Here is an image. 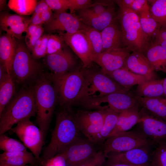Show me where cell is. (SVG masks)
Segmentation results:
<instances>
[{
	"label": "cell",
	"instance_id": "db71d44e",
	"mask_svg": "<svg viewBox=\"0 0 166 166\" xmlns=\"http://www.w3.org/2000/svg\"><path fill=\"white\" fill-rule=\"evenodd\" d=\"M8 7L9 8L8 4L6 3V0H0V11L1 12L5 11H6V10H7Z\"/></svg>",
	"mask_w": 166,
	"mask_h": 166
},
{
	"label": "cell",
	"instance_id": "9f6ffc18",
	"mask_svg": "<svg viewBox=\"0 0 166 166\" xmlns=\"http://www.w3.org/2000/svg\"><path fill=\"white\" fill-rule=\"evenodd\" d=\"M163 85L164 96L166 97V77L163 79Z\"/></svg>",
	"mask_w": 166,
	"mask_h": 166
},
{
	"label": "cell",
	"instance_id": "ba28073f",
	"mask_svg": "<svg viewBox=\"0 0 166 166\" xmlns=\"http://www.w3.org/2000/svg\"><path fill=\"white\" fill-rule=\"evenodd\" d=\"M140 104L137 97L128 91L118 92L94 98L82 100L80 105L89 109H109L121 112Z\"/></svg>",
	"mask_w": 166,
	"mask_h": 166
},
{
	"label": "cell",
	"instance_id": "7bdbcfd3",
	"mask_svg": "<svg viewBox=\"0 0 166 166\" xmlns=\"http://www.w3.org/2000/svg\"><path fill=\"white\" fill-rule=\"evenodd\" d=\"M40 166H67L63 154H57L53 157L46 160L42 159L39 161Z\"/></svg>",
	"mask_w": 166,
	"mask_h": 166
},
{
	"label": "cell",
	"instance_id": "30bf717a",
	"mask_svg": "<svg viewBox=\"0 0 166 166\" xmlns=\"http://www.w3.org/2000/svg\"><path fill=\"white\" fill-rule=\"evenodd\" d=\"M30 118H26L20 121L9 131L11 134L14 133L16 135L39 161L45 136Z\"/></svg>",
	"mask_w": 166,
	"mask_h": 166
},
{
	"label": "cell",
	"instance_id": "52a82bcc",
	"mask_svg": "<svg viewBox=\"0 0 166 166\" xmlns=\"http://www.w3.org/2000/svg\"><path fill=\"white\" fill-rule=\"evenodd\" d=\"M85 69L84 85L79 102L84 99L97 98L115 92L128 91L101 71Z\"/></svg>",
	"mask_w": 166,
	"mask_h": 166
},
{
	"label": "cell",
	"instance_id": "1f68e13d",
	"mask_svg": "<svg viewBox=\"0 0 166 166\" xmlns=\"http://www.w3.org/2000/svg\"><path fill=\"white\" fill-rule=\"evenodd\" d=\"M82 30L85 34L91 46L95 62L103 51L101 31L85 24Z\"/></svg>",
	"mask_w": 166,
	"mask_h": 166
},
{
	"label": "cell",
	"instance_id": "11a10c76",
	"mask_svg": "<svg viewBox=\"0 0 166 166\" xmlns=\"http://www.w3.org/2000/svg\"><path fill=\"white\" fill-rule=\"evenodd\" d=\"M156 43L160 45L166 51V40L159 42Z\"/></svg>",
	"mask_w": 166,
	"mask_h": 166
},
{
	"label": "cell",
	"instance_id": "6f0895ef",
	"mask_svg": "<svg viewBox=\"0 0 166 166\" xmlns=\"http://www.w3.org/2000/svg\"><path fill=\"white\" fill-rule=\"evenodd\" d=\"M161 28L166 31V23L161 25Z\"/></svg>",
	"mask_w": 166,
	"mask_h": 166
},
{
	"label": "cell",
	"instance_id": "74e56055",
	"mask_svg": "<svg viewBox=\"0 0 166 166\" xmlns=\"http://www.w3.org/2000/svg\"><path fill=\"white\" fill-rule=\"evenodd\" d=\"M130 9L138 15L149 10V6L146 0H115Z\"/></svg>",
	"mask_w": 166,
	"mask_h": 166
},
{
	"label": "cell",
	"instance_id": "9a60e30c",
	"mask_svg": "<svg viewBox=\"0 0 166 166\" xmlns=\"http://www.w3.org/2000/svg\"><path fill=\"white\" fill-rule=\"evenodd\" d=\"M84 25L75 13L54 12L51 20L44 24V29L50 33L65 31V33L72 34L81 30Z\"/></svg>",
	"mask_w": 166,
	"mask_h": 166
},
{
	"label": "cell",
	"instance_id": "7c38bea8",
	"mask_svg": "<svg viewBox=\"0 0 166 166\" xmlns=\"http://www.w3.org/2000/svg\"><path fill=\"white\" fill-rule=\"evenodd\" d=\"M105 115V110L77 111L74 117L80 132L96 144L103 124Z\"/></svg>",
	"mask_w": 166,
	"mask_h": 166
},
{
	"label": "cell",
	"instance_id": "ab89813d",
	"mask_svg": "<svg viewBox=\"0 0 166 166\" xmlns=\"http://www.w3.org/2000/svg\"><path fill=\"white\" fill-rule=\"evenodd\" d=\"M66 45L63 39L60 35L50 34L47 45L46 55L60 52Z\"/></svg>",
	"mask_w": 166,
	"mask_h": 166
},
{
	"label": "cell",
	"instance_id": "8fae6325",
	"mask_svg": "<svg viewBox=\"0 0 166 166\" xmlns=\"http://www.w3.org/2000/svg\"><path fill=\"white\" fill-rule=\"evenodd\" d=\"M139 120L136 128L154 145L166 143V122L142 107L139 111Z\"/></svg>",
	"mask_w": 166,
	"mask_h": 166
},
{
	"label": "cell",
	"instance_id": "603a6c76",
	"mask_svg": "<svg viewBox=\"0 0 166 166\" xmlns=\"http://www.w3.org/2000/svg\"><path fill=\"white\" fill-rule=\"evenodd\" d=\"M117 20L101 31L102 52L124 47L122 32L120 25L117 22Z\"/></svg>",
	"mask_w": 166,
	"mask_h": 166
},
{
	"label": "cell",
	"instance_id": "7a4b0ae2",
	"mask_svg": "<svg viewBox=\"0 0 166 166\" xmlns=\"http://www.w3.org/2000/svg\"><path fill=\"white\" fill-rule=\"evenodd\" d=\"M33 86L36 121L45 136L58 103L56 89L47 73H42Z\"/></svg>",
	"mask_w": 166,
	"mask_h": 166
},
{
	"label": "cell",
	"instance_id": "816d5d0a",
	"mask_svg": "<svg viewBox=\"0 0 166 166\" xmlns=\"http://www.w3.org/2000/svg\"><path fill=\"white\" fill-rule=\"evenodd\" d=\"M103 166H136L128 164L113 162L107 160L106 159V161Z\"/></svg>",
	"mask_w": 166,
	"mask_h": 166
},
{
	"label": "cell",
	"instance_id": "4316f807",
	"mask_svg": "<svg viewBox=\"0 0 166 166\" xmlns=\"http://www.w3.org/2000/svg\"><path fill=\"white\" fill-rule=\"evenodd\" d=\"M144 54L156 72L166 73V51L160 45L152 41Z\"/></svg>",
	"mask_w": 166,
	"mask_h": 166
},
{
	"label": "cell",
	"instance_id": "7dc6e473",
	"mask_svg": "<svg viewBox=\"0 0 166 166\" xmlns=\"http://www.w3.org/2000/svg\"><path fill=\"white\" fill-rule=\"evenodd\" d=\"M51 10L45 0H42L38 2L34 11V13L40 14Z\"/></svg>",
	"mask_w": 166,
	"mask_h": 166
},
{
	"label": "cell",
	"instance_id": "277c9868",
	"mask_svg": "<svg viewBox=\"0 0 166 166\" xmlns=\"http://www.w3.org/2000/svg\"><path fill=\"white\" fill-rule=\"evenodd\" d=\"M85 69H74L61 75L47 73L57 91L58 103L61 108L78 105L84 85Z\"/></svg>",
	"mask_w": 166,
	"mask_h": 166
},
{
	"label": "cell",
	"instance_id": "44dd1931",
	"mask_svg": "<svg viewBox=\"0 0 166 166\" xmlns=\"http://www.w3.org/2000/svg\"><path fill=\"white\" fill-rule=\"evenodd\" d=\"M117 15L118 13H117L113 5L110 6L104 13L98 15H77L84 24L101 31L117 21Z\"/></svg>",
	"mask_w": 166,
	"mask_h": 166
},
{
	"label": "cell",
	"instance_id": "484cf974",
	"mask_svg": "<svg viewBox=\"0 0 166 166\" xmlns=\"http://www.w3.org/2000/svg\"><path fill=\"white\" fill-rule=\"evenodd\" d=\"M123 88L129 90L131 87L148 81L144 76L135 73L123 67L106 74Z\"/></svg>",
	"mask_w": 166,
	"mask_h": 166
},
{
	"label": "cell",
	"instance_id": "7402d4cb",
	"mask_svg": "<svg viewBox=\"0 0 166 166\" xmlns=\"http://www.w3.org/2000/svg\"><path fill=\"white\" fill-rule=\"evenodd\" d=\"M17 47V39L6 33L0 37V64L9 75L11 74L13 60Z\"/></svg>",
	"mask_w": 166,
	"mask_h": 166
},
{
	"label": "cell",
	"instance_id": "d4e9b609",
	"mask_svg": "<svg viewBox=\"0 0 166 166\" xmlns=\"http://www.w3.org/2000/svg\"><path fill=\"white\" fill-rule=\"evenodd\" d=\"M140 104L121 112L117 124L109 137L127 132L136 124L139 120Z\"/></svg>",
	"mask_w": 166,
	"mask_h": 166
},
{
	"label": "cell",
	"instance_id": "f35d334b",
	"mask_svg": "<svg viewBox=\"0 0 166 166\" xmlns=\"http://www.w3.org/2000/svg\"><path fill=\"white\" fill-rule=\"evenodd\" d=\"M152 153V166H166V143L156 145Z\"/></svg>",
	"mask_w": 166,
	"mask_h": 166
},
{
	"label": "cell",
	"instance_id": "d6a6232c",
	"mask_svg": "<svg viewBox=\"0 0 166 166\" xmlns=\"http://www.w3.org/2000/svg\"><path fill=\"white\" fill-rule=\"evenodd\" d=\"M138 16L143 32L151 41L160 29L161 25L152 17L150 10L143 12Z\"/></svg>",
	"mask_w": 166,
	"mask_h": 166
},
{
	"label": "cell",
	"instance_id": "2e32d148",
	"mask_svg": "<svg viewBox=\"0 0 166 166\" xmlns=\"http://www.w3.org/2000/svg\"><path fill=\"white\" fill-rule=\"evenodd\" d=\"M152 146L136 148L126 151L109 154L107 160L136 166H152Z\"/></svg>",
	"mask_w": 166,
	"mask_h": 166
},
{
	"label": "cell",
	"instance_id": "ee69618b",
	"mask_svg": "<svg viewBox=\"0 0 166 166\" xmlns=\"http://www.w3.org/2000/svg\"><path fill=\"white\" fill-rule=\"evenodd\" d=\"M51 9L54 12L66 11L69 9V0H45Z\"/></svg>",
	"mask_w": 166,
	"mask_h": 166
},
{
	"label": "cell",
	"instance_id": "ffe728a7",
	"mask_svg": "<svg viewBox=\"0 0 166 166\" xmlns=\"http://www.w3.org/2000/svg\"><path fill=\"white\" fill-rule=\"evenodd\" d=\"M124 67L135 73L145 77L148 81L158 79L156 72L142 53L131 52L126 59Z\"/></svg>",
	"mask_w": 166,
	"mask_h": 166
},
{
	"label": "cell",
	"instance_id": "c3c4849f",
	"mask_svg": "<svg viewBox=\"0 0 166 166\" xmlns=\"http://www.w3.org/2000/svg\"><path fill=\"white\" fill-rule=\"evenodd\" d=\"M38 14L43 22L44 24H45L50 22L52 19L53 13L51 10L43 12Z\"/></svg>",
	"mask_w": 166,
	"mask_h": 166
},
{
	"label": "cell",
	"instance_id": "f5cc1de1",
	"mask_svg": "<svg viewBox=\"0 0 166 166\" xmlns=\"http://www.w3.org/2000/svg\"><path fill=\"white\" fill-rule=\"evenodd\" d=\"M8 75L5 67L0 64V81L4 79Z\"/></svg>",
	"mask_w": 166,
	"mask_h": 166
},
{
	"label": "cell",
	"instance_id": "6da1fadb",
	"mask_svg": "<svg viewBox=\"0 0 166 166\" xmlns=\"http://www.w3.org/2000/svg\"><path fill=\"white\" fill-rule=\"evenodd\" d=\"M80 132L71 108H61L57 112L55 124L50 141L44 148L42 159L46 160L63 152Z\"/></svg>",
	"mask_w": 166,
	"mask_h": 166
},
{
	"label": "cell",
	"instance_id": "ac0fdd59",
	"mask_svg": "<svg viewBox=\"0 0 166 166\" xmlns=\"http://www.w3.org/2000/svg\"><path fill=\"white\" fill-rule=\"evenodd\" d=\"M131 52L127 47L109 50L100 54L95 62L100 66L101 71L106 75L124 67L126 59Z\"/></svg>",
	"mask_w": 166,
	"mask_h": 166
},
{
	"label": "cell",
	"instance_id": "f1b7e54d",
	"mask_svg": "<svg viewBox=\"0 0 166 166\" xmlns=\"http://www.w3.org/2000/svg\"><path fill=\"white\" fill-rule=\"evenodd\" d=\"M163 79L147 81L138 85L135 95L138 97L152 98L164 97Z\"/></svg>",
	"mask_w": 166,
	"mask_h": 166
},
{
	"label": "cell",
	"instance_id": "f907efd6",
	"mask_svg": "<svg viewBox=\"0 0 166 166\" xmlns=\"http://www.w3.org/2000/svg\"><path fill=\"white\" fill-rule=\"evenodd\" d=\"M30 24L36 25H42L44 23L39 15L38 14L34 13L30 18Z\"/></svg>",
	"mask_w": 166,
	"mask_h": 166
},
{
	"label": "cell",
	"instance_id": "681fc988",
	"mask_svg": "<svg viewBox=\"0 0 166 166\" xmlns=\"http://www.w3.org/2000/svg\"><path fill=\"white\" fill-rule=\"evenodd\" d=\"M40 25H36L30 24L28 27L26 32L25 40L26 41L29 39L31 36L36 32L39 26Z\"/></svg>",
	"mask_w": 166,
	"mask_h": 166
},
{
	"label": "cell",
	"instance_id": "bcb514c9",
	"mask_svg": "<svg viewBox=\"0 0 166 166\" xmlns=\"http://www.w3.org/2000/svg\"><path fill=\"white\" fill-rule=\"evenodd\" d=\"M42 25L39 26L36 32L28 40L25 41L27 49L31 52L36 42L42 37L44 31Z\"/></svg>",
	"mask_w": 166,
	"mask_h": 166
},
{
	"label": "cell",
	"instance_id": "680465c9",
	"mask_svg": "<svg viewBox=\"0 0 166 166\" xmlns=\"http://www.w3.org/2000/svg\"><path fill=\"white\" fill-rule=\"evenodd\" d=\"M0 166H11V165H0ZM34 166L30 164L26 165L24 166Z\"/></svg>",
	"mask_w": 166,
	"mask_h": 166
},
{
	"label": "cell",
	"instance_id": "3957f363",
	"mask_svg": "<svg viewBox=\"0 0 166 166\" xmlns=\"http://www.w3.org/2000/svg\"><path fill=\"white\" fill-rule=\"evenodd\" d=\"M36 115L33 87H24L15 94L0 115V135L21 120Z\"/></svg>",
	"mask_w": 166,
	"mask_h": 166
},
{
	"label": "cell",
	"instance_id": "83f0119b",
	"mask_svg": "<svg viewBox=\"0 0 166 166\" xmlns=\"http://www.w3.org/2000/svg\"><path fill=\"white\" fill-rule=\"evenodd\" d=\"M137 98L140 105L142 107L153 115L166 122V97Z\"/></svg>",
	"mask_w": 166,
	"mask_h": 166
},
{
	"label": "cell",
	"instance_id": "60d3db41",
	"mask_svg": "<svg viewBox=\"0 0 166 166\" xmlns=\"http://www.w3.org/2000/svg\"><path fill=\"white\" fill-rule=\"evenodd\" d=\"M50 34H44L36 42L31 52L33 57L39 59L46 55L47 45Z\"/></svg>",
	"mask_w": 166,
	"mask_h": 166
},
{
	"label": "cell",
	"instance_id": "4fadbf2b",
	"mask_svg": "<svg viewBox=\"0 0 166 166\" xmlns=\"http://www.w3.org/2000/svg\"><path fill=\"white\" fill-rule=\"evenodd\" d=\"M97 145L88 138L79 136L69 144L62 153L67 166H78L98 151Z\"/></svg>",
	"mask_w": 166,
	"mask_h": 166
},
{
	"label": "cell",
	"instance_id": "d590c367",
	"mask_svg": "<svg viewBox=\"0 0 166 166\" xmlns=\"http://www.w3.org/2000/svg\"><path fill=\"white\" fill-rule=\"evenodd\" d=\"M115 1L96 0L87 7L78 11L79 14L97 15L105 12L110 6L114 5Z\"/></svg>",
	"mask_w": 166,
	"mask_h": 166
},
{
	"label": "cell",
	"instance_id": "d6986e66",
	"mask_svg": "<svg viewBox=\"0 0 166 166\" xmlns=\"http://www.w3.org/2000/svg\"><path fill=\"white\" fill-rule=\"evenodd\" d=\"M30 20L27 16L2 11L0 14V27L6 34L21 40L22 34L26 32L30 24Z\"/></svg>",
	"mask_w": 166,
	"mask_h": 166
},
{
	"label": "cell",
	"instance_id": "4dcf8cb0",
	"mask_svg": "<svg viewBox=\"0 0 166 166\" xmlns=\"http://www.w3.org/2000/svg\"><path fill=\"white\" fill-rule=\"evenodd\" d=\"M15 83L11 74L0 81V115L15 94Z\"/></svg>",
	"mask_w": 166,
	"mask_h": 166
},
{
	"label": "cell",
	"instance_id": "9c48e42d",
	"mask_svg": "<svg viewBox=\"0 0 166 166\" xmlns=\"http://www.w3.org/2000/svg\"><path fill=\"white\" fill-rule=\"evenodd\" d=\"M147 146H154L136 128L108 137L101 146L106 158L109 154L124 152Z\"/></svg>",
	"mask_w": 166,
	"mask_h": 166
},
{
	"label": "cell",
	"instance_id": "f6af8a7d",
	"mask_svg": "<svg viewBox=\"0 0 166 166\" xmlns=\"http://www.w3.org/2000/svg\"><path fill=\"white\" fill-rule=\"evenodd\" d=\"M69 9L71 14L87 7L93 2L91 0H69Z\"/></svg>",
	"mask_w": 166,
	"mask_h": 166
},
{
	"label": "cell",
	"instance_id": "e0dca14e",
	"mask_svg": "<svg viewBox=\"0 0 166 166\" xmlns=\"http://www.w3.org/2000/svg\"><path fill=\"white\" fill-rule=\"evenodd\" d=\"M67 45L60 52L46 55L44 63L50 73L61 75L75 69L76 60Z\"/></svg>",
	"mask_w": 166,
	"mask_h": 166
},
{
	"label": "cell",
	"instance_id": "cb8c5ba5",
	"mask_svg": "<svg viewBox=\"0 0 166 166\" xmlns=\"http://www.w3.org/2000/svg\"><path fill=\"white\" fill-rule=\"evenodd\" d=\"M39 164V161L33 154L27 151L4 152L0 154V165L22 166L30 164L38 166Z\"/></svg>",
	"mask_w": 166,
	"mask_h": 166
},
{
	"label": "cell",
	"instance_id": "f546056e",
	"mask_svg": "<svg viewBox=\"0 0 166 166\" xmlns=\"http://www.w3.org/2000/svg\"><path fill=\"white\" fill-rule=\"evenodd\" d=\"M104 110L105 115L103 124L96 142L97 144L101 146L109 137L115 128L121 112L109 109Z\"/></svg>",
	"mask_w": 166,
	"mask_h": 166
},
{
	"label": "cell",
	"instance_id": "836d02e7",
	"mask_svg": "<svg viewBox=\"0 0 166 166\" xmlns=\"http://www.w3.org/2000/svg\"><path fill=\"white\" fill-rule=\"evenodd\" d=\"M35 0H9V8L19 15L27 16L33 14L37 4Z\"/></svg>",
	"mask_w": 166,
	"mask_h": 166
},
{
	"label": "cell",
	"instance_id": "e575fe53",
	"mask_svg": "<svg viewBox=\"0 0 166 166\" xmlns=\"http://www.w3.org/2000/svg\"><path fill=\"white\" fill-rule=\"evenodd\" d=\"M148 1L152 17L161 25L166 23V0Z\"/></svg>",
	"mask_w": 166,
	"mask_h": 166
},
{
	"label": "cell",
	"instance_id": "b9f144b4",
	"mask_svg": "<svg viewBox=\"0 0 166 166\" xmlns=\"http://www.w3.org/2000/svg\"><path fill=\"white\" fill-rule=\"evenodd\" d=\"M106 158L102 150L98 151L94 155L78 166H103Z\"/></svg>",
	"mask_w": 166,
	"mask_h": 166
},
{
	"label": "cell",
	"instance_id": "8d00e7d4",
	"mask_svg": "<svg viewBox=\"0 0 166 166\" xmlns=\"http://www.w3.org/2000/svg\"><path fill=\"white\" fill-rule=\"evenodd\" d=\"M0 149L6 152L27 151L23 144L5 134L0 135Z\"/></svg>",
	"mask_w": 166,
	"mask_h": 166
},
{
	"label": "cell",
	"instance_id": "5bb4252c",
	"mask_svg": "<svg viewBox=\"0 0 166 166\" xmlns=\"http://www.w3.org/2000/svg\"><path fill=\"white\" fill-rule=\"evenodd\" d=\"M66 44L81 60L82 67L89 68L94 62L91 46L88 39L81 30L72 34L59 33Z\"/></svg>",
	"mask_w": 166,
	"mask_h": 166
},
{
	"label": "cell",
	"instance_id": "8992f818",
	"mask_svg": "<svg viewBox=\"0 0 166 166\" xmlns=\"http://www.w3.org/2000/svg\"><path fill=\"white\" fill-rule=\"evenodd\" d=\"M17 39V47L11 75L18 84L36 81L43 70L42 64L32 56L26 44Z\"/></svg>",
	"mask_w": 166,
	"mask_h": 166
},
{
	"label": "cell",
	"instance_id": "5b68a950",
	"mask_svg": "<svg viewBox=\"0 0 166 166\" xmlns=\"http://www.w3.org/2000/svg\"><path fill=\"white\" fill-rule=\"evenodd\" d=\"M115 2L119 7L117 18L122 32L124 47L129 48L132 52L137 51L144 54L151 41L143 32L138 15Z\"/></svg>",
	"mask_w": 166,
	"mask_h": 166
}]
</instances>
